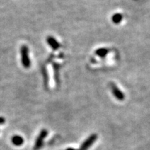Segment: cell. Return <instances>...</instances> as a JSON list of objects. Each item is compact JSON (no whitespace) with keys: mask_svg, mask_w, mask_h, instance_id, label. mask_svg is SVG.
<instances>
[{"mask_svg":"<svg viewBox=\"0 0 150 150\" xmlns=\"http://www.w3.org/2000/svg\"><path fill=\"white\" fill-rule=\"evenodd\" d=\"M22 63L25 68H29L31 66V61L29 59V52L27 46L22 45L20 48Z\"/></svg>","mask_w":150,"mask_h":150,"instance_id":"1","label":"cell"},{"mask_svg":"<svg viewBox=\"0 0 150 150\" xmlns=\"http://www.w3.org/2000/svg\"><path fill=\"white\" fill-rule=\"evenodd\" d=\"M123 20V15L121 13H115L114 14L112 17V21L114 24H118L122 22V20Z\"/></svg>","mask_w":150,"mask_h":150,"instance_id":"9","label":"cell"},{"mask_svg":"<svg viewBox=\"0 0 150 150\" xmlns=\"http://www.w3.org/2000/svg\"><path fill=\"white\" fill-rule=\"evenodd\" d=\"M5 123V119L3 117H0V125H4Z\"/></svg>","mask_w":150,"mask_h":150,"instance_id":"11","label":"cell"},{"mask_svg":"<svg viewBox=\"0 0 150 150\" xmlns=\"http://www.w3.org/2000/svg\"><path fill=\"white\" fill-rule=\"evenodd\" d=\"M47 42L54 50H57L61 47L59 42L53 36H48L47 38Z\"/></svg>","mask_w":150,"mask_h":150,"instance_id":"5","label":"cell"},{"mask_svg":"<svg viewBox=\"0 0 150 150\" xmlns=\"http://www.w3.org/2000/svg\"><path fill=\"white\" fill-rule=\"evenodd\" d=\"M12 142L16 146H21L24 143V139L20 136H14L12 138Z\"/></svg>","mask_w":150,"mask_h":150,"instance_id":"8","label":"cell"},{"mask_svg":"<svg viewBox=\"0 0 150 150\" xmlns=\"http://www.w3.org/2000/svg\"><path fill=\"white\" fill-rule=\"evenodd\" d=\"M48 131L46 129H42L39 134L38 136L37 137L36 140H35V145L33 147V150H40L43 146V142H44L45 138L47 136Z\"/></svg>","mask_w":150,"mask_h":150,"instance_id":"2","label":"cell"},{"mask_svg":"<svg viewBox=\"0 0 150 150\" xmlns=\"http://www.w3.org/2000/svg\"><path fill=\"white\" fill-rule=\"evenodd\" d=\"M109 53V50L108 48H99L95 51V54L99 57L104 58Z\"/></svg>","mask_w":150,"mask_h":150,"instance_id":"7","label":"cell"},{"mask_svg":"<svg viewBox=\"0 0 150 150\" xmlns=\"http://www.w3.org/2000/svg\"><path fill=\"white\" fill-rule=\"evenodd\" d=\"M66 150H76V149H74V148H71V147H70V148H67V149Z\"/></svg>","mask_w":150,"mask_h":150,"instance_id":"12","label":"cell"},{"mask_svg":"<svg viewBox=\"0 0 150 150\" xmlns=\"http://www.w3.org/2000/svg\"><path fill=\"white\" fill-rule=\"evenodd\" d=\"M109 86L112 91V95H114V97L116 99H118L119 101H123L125 99V94L120 90L119 88L115 85V83H114L113 82H110Z\"/></svg>","mask_w":150,"mask_h":150,"instance_id":"3","label":"cell"},{"mask_svg":"<svg viewBox=\"0 0 150 150\" xmlns=\"http://www.w3.org/2000/svg\"><path fill=\"white\" fill-rule=\"evenodd\" d=\"M97 139V135L96 134H93L91 135V136H90L88 138L81 144V145L80 146L79 150H88L93 145V143L96 141Z\"/></svg>","mask_w":150,"mask_h":150,"instance_id":"4","label":"cell"},{"mask_svg":"<svg viewBox=\"0 0 150 150\" xmlns=\"http://www.w3.org/2000/svg\"><path fill=\"white\" fill-rule=\"evenodd\" d=\"M53 69H54V79H55V81H56V83H57V84H59L60 82V80H59L60 65L56 63H53Z\"/></svg>","mask_w":150,"mask_h":150,"instance_id":"6","label":"cell"},{"mask_svg":"<svg viewBox=\"0 0 150 150\" xmlns=\"http://www.w3.org/2000/svg\"><path fill=\"white\" fill-rule=\"evenodd\" d=\"M42 74L44 76V81H45V86H47L48 84V75H47V72L46 69L42 67Z\"/></svg>","mask_w":150,"mask_h":150,"instance_id":"10","label":"cell"}]
</instances>
